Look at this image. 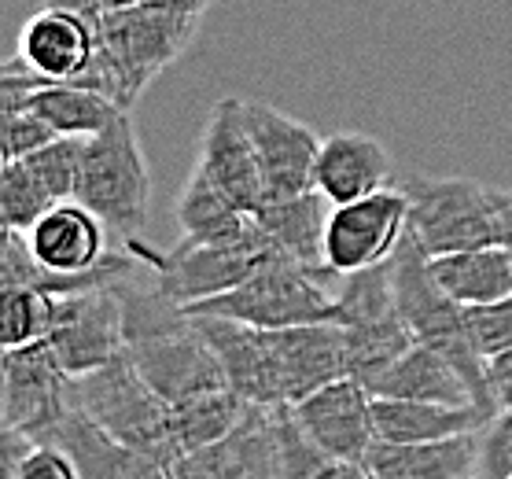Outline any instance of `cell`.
Masks as SVG:
<instances>
[{
    "mask_svg": "<svg viewBox=\"0 0 512 479\" xmlns=\"http://www.w3.org/2000/svg\"><path fill=\"white\" fill-rule=\"evenodd\" d=\"M391 269H395L398 306H402V317L409 321L413 336L454 362V369L465 376L468 391H472V402L487 413L490 421L498 413V402H494V391H490L487 358L476 347L472 328H468V310L439 288L435 273H431L428 251L417 244L413 233H406V240L398 244Z\"/></svg>",
    "mask_w": 512,
    "mask_h": 479,
    "instance_id": "6da1fadb",
    "label": "cell"
},
{
    "mask_svg": "<svg viewBox=\"0 0 512 479\" xmlns=\"http://www.w3.org/2000/svg\"><path fill=\"white\" fill-rule=\"evenodd\" d=\"M402 188L409 196V233L428 258L501 244L512 192L468 177H406Z\"/></svg>",
    "mask_w": 512,
    "mask_h": 479,
    "instance_id": "7a4b0ae2",
    "label": "cell"
},
{
    "mask_svg": "<svg viewBox=\"0 0 512 479\" xmlns=\"http://www.w3.org/2000/svg\"><path fill=\"white\" fill-rule=\"evenodd\" d=\"M70 398H74V409H82L111 439L163 461L166 468L177 461L170 402L137 373L129 354H118L115 362L100 365L93 373L74 376Z\"/></svg>",
    "mask_w": 512,
    "mask_h": 479,
    "instance_id": "3957f363",
    "label": "cell"
},
{
    "mask_svg": "<svg viewBox=\"0 0 512 479\" xmlns=\"http://www.w3.org/2000/svg\"><path fill=\"white\" fill-rule=\"evenodd\" d=\"M321 273L299 266L295 258L277 255L240 281L229 292L203 299L196 306H185L188 314H210L244 321L255 328H291V325H314V321H339V299L317 284Z\"/></svg>",
    "mask_w": 512,
    "mask_h": 479,
    "instance_id": "277c9868",
    "label": "cell"
},
{
    "mask_svg": "<svg viewBox=\"0 0 512 479\" xmlns=\"http://www.w3.org/2000/svg\"><path fill=\"white\" fill-rule=\"evenodd\" d=\"M78 199L100 214L115 233L140 236L148 222V203H152V174H148L137 129L129 122V111L107 122L100 133L85 137Z\"/></svg>",
    "mask_w": 512,
    "mask_h": 479,
    "instance_id": "5b68a950",
    "label": "cell"
},
{
    "mask_svg": "<svg viewBox=\"0 0 512 479\" xmlns=\"http://www.w3.org/2000/svg\"><path fill=\"white\" fill-rule=\"evenodd\" d=\"M199 19L181 15L159 4H133L118 8L100 19V48L107 52L111 67L118 74V104L122 111L137 104L140 93L159 78V74L181 59L188 41L196 37Z\"/></svg>",
    "mask_w": 512,
    "mask_h": 479,
    "instance_id": "8992f818",
    "label": "cell"
},
{
    "mask_svg": "<svg viewBox=\"0 0 512 479\" xmlns=\"http://www.w3.org/2000/svg\"><path fill=\"white\" fill-rule=\"evenodd\" d=\"M122 244L144 262L152 281L181 306H196L203 299L229 292L240 281H247L262 262L284 255L262 233V225H258V236H251L247 244H192V240H181L174 251H159V247L144 244L140 236H122Z\"/></svg>",
    "mask_w": 512,
    "mask_h": 479,
    "instance_id": "52a82bcc",
    "label": "cell"
},
{
    "mask_svg": "<svg viewBox=\"0 0 512 479\" xmlns=\"http://www.w3.org/2000/svg\"><path fill=\"white\" fill-rule=\"evenodd\" d=\"M339 325L347 328V365L350 376L369 384L387 365L417 343L409 321L402 317L395 295V269L380 262L373 269L350 273L347 288L339 295Z\"/></svg>",
    "mask_w": 512,
    "mask_h": 479,
    "instance_id": "ba28073f",
    "label": "cell"
},
{
    "mask_svg": "<svg viewBox=\"0 0 512 479\" xmlns=\"http://www.w3.org/2000/svg\"><path fill=\"white\" fill-rule=\"evenodd\" d=\"M409 233V196L402 185H387L373 196L339 203L328 214L325 266L336 277L391 262Z\"/></svg>",
    "mask_w": 512,
    "mask_h": 479,
    "instance_id": "9c48e42d",
    "label": "cell"
},
{
    "mask_svg": "<svg viewBox=\"0 0 512 479\" xmlns=\"http://www.w3.org/2000/svg\"><path fill=\"white\" fill-rule=\"evenodd\" d=\"M70 380L74 376L59 365L45 339L26 347H8L4 351V428L30 435L34 443H52L63 417L74 409Z\"/></svg>",
    "mask_w": 512,
    "mask_h": 479,
    "instance_id": "30bf717a",
    "label": "cell"
},
{
    "mask_svg": "<svg viewBox=\"0 0 512 479\" xmlns=\"http://www.w3.org/2000/svg\"><path fill=\"white\" fill-rule=\"evenodd\" d=\"M70 376H85L126 354V310L118 288L56 295V321L45 336Z\"/></svg>",
    "mask_w": 512,
    "mask_h": 479,
    "instance_id": "8fae6325",
    "label": "cell"
},
{
    "mask_svg": "<svg viewBox=\"0 0 512 479\" xmlns=\"http://www.w3.org/2000/svg\"><path fill=\"white\" fill-rule=\"evenodd\" d=\"M244 118L258 155L266 199L299 196V192L317 188L321 137L314 129L306 122H295L273 104H262V100H244Z\"/></svg>",
    "mask_w": 512,
    "mask_h": 479,
    "instance_id": "7c38bea8",
    "label": "cell"
},
{
    "mask_svg": "<svg viewBox=\"0 0 512 479\" xmlns=\"http://www.w3.org/2000/svg\"><path fill=\"white\" fill-rule=\"evenodd\" d=\"M295 421L325 454L365 465V457L376 443V413H373V391L354 380H332L328 387L314 391L310 398L291 406Z\"/></svg>",
    "mask_w": 512,
    "mask_h": 479,
    "instance_id": "4fadbf2b",
    "label": "cell"
},
{
    "mask_svg": "<svg viewBox=\"0 0 512 479\" xmlns=\"http://www.w3.org/2000/svg\"><path fill=\"white\" fill-rule=\"evenodd\" d=\"M199 170L233 199L240 211L255 214L266 203V188H262V170H258V155L247 133L244 100L225 96L214 104L203 137H199Z\"/></svg>",
    "mask_w": 512,
    "mask_h": 479,
    "instance_id": "5bb4252c",
    "label": "cell"
},
{
    "mask_svg": "<svg viewBox=\"0 0 512 479\" xmlns=\"http://www.w3.org/2000/svg\"><path fill=\"white\" fill-rule=\"evenodd\" d=\"M273 362L280 376L284 406H295L332 380L350 376L347 365V328L339 321H314V325L266 328Z\"/></svg>",
    "mask_w": 512,
    "mask_h": 479,
    "instance_id": "9a60e30c",
    "label": "cell"
},
{
    "mask_svg": "<svg viewBox=\"0 0 512 479\" xmlns=\"http://www.w3.org/2000/svg\"><path fill=\"white\" fill-rule=\"evenodd\" d=\"M277 406H255L222 443L177 457L170 479H280Z\"/></svg>",
    "mask_w": 512,
    "mask_h": 479,
    "instance_id": "2e32d148",
    "label": "cell"
},
{
    "mask_svg": "<svg viewBox=\"0 0 512 479\" xmlns=\"http://www.w3.org/2000/svg\"><path fill=\"white\" fill-rule=\"evenodd\" d=\"M199 332L207 336L214 347L218 362L225 369V380L236 395H244L255 406H284L280 395V376L273 362V347H269L266 328L244 325V321H229V317L192 314Z\"/></svg>",
    "mask_w": 512,
    "mask_h": 479,
    "instance_id": "e0dca14e",
    "label": "cell"
},
{
    "mask_svg": "<svg viewBox=\"0 0 512 479\" xmlns=\"http://www.w3.org/2000/svg\"><path fill=\"white\" fill-rule=\"evenodd\" d=\"M96 45H100V23L96 19L45 4L41 12L23 23L15 52L37 74H45L48 82H74L89 67Z\"/></svg>",
    "mask_w": 512,
    "mask_h": 479,
    "instance_id": "ac0fdd59",
    "label": "cell"
},
{
    "mask_svg": "<svg viewBox=\"0 0 512 479\" xmlns=\"http://www.w3.org/2000/svg\"><path fill=\"white\" fill-rule=\"evenodd\" d=\"M104 229L107 222L82 199H63L26 229V240L37 262L52 273H85L107 255Z\"/></svg>",
    "mask_w": 512,
    "mask_h": 479,
    "instance_id": "d6986e66",
    "label": "cell"
},
{
    "mask_svg": "<svg viewBox=\"0 0 512 479\" xmlns=\"http://www.w3.org/2000/svg\"><path fill=\"white\" fill-rule=\"evenodd\" d=\"M391 177V155L376 137L358 129H339L321 141L317 155V192H325L332 207L354 203L387 188Z\"/></svg>",
    "mask_w": 512,
    "mask_h": 479,
    "instance_id": "ffe728a7",
    "label": "cell"
},
{
    "mask_svg": "<svg viewBox=\"0 0 512 479\" xmlns=\"http://www.w3.org/2000/svg\"><path fill=\"white\" fill-rule=\"evenodd\" d=\"M52 443L74 457L82 479H170V468L163 461L111 439L82 409H70L52 435Z\"/></svg>",
    "mask_w": 512,
    "mask_h": 479,
    "instance_id": "44dd1931",
    "label": "cell"
},
{
    "mask_svg": "<svg viewBox=\"0 0 512 479\" xmlns=\"http://www.w3.org/2000/svg\"><path fill=\"white\" fill-rule=\"evenodd\" d=\"M479 432L439 443H387L376 439L365 468L373 479H476Z\"/></svg>",
    "mask_w": 512,
    "mask_h": 479,
    "instance_id": "7402d4cb",
    "label": "cell"
},
{
    "mask_svg": "<svg viewBox=\"0 0 512 479\" xmlns=\"http://www.w3.org/2000/svg\"><path fill=\"white\" fill-rule=\"evenodd\" d=\"M373 398H413V402H446V406H476L465 376L454 362L428 343H413L402 358L387 365L384 373L369 380ZM479 409V406H476Z\"/></svg>",
    "mask_w": 512,
    "mask_h": 479,
    "instance_id": "603a6c76",
    "label": "cell"
},
{
    "mask_svg": "<svg viewBox=\"0 0 512 479\" xmlns=\"http://www.w3.org/2000/svg\"><path fill=\"white\" fill-rule=\"evenodd\" d=\"M328 199L325 192H299V196L284 199H266L255 211V222L262 225V233L295 258L299 266L314 269V273H328L325 266V233H328Z\"/></svg>",
    "mask_w": 512,
    "mask_h": 479,
    "instance_id": "cb8c5ba5",
    "label": "cell"
},
{
    "mask_svg": "<svg viewBox=\"0 0 512 479\" xmlns=\"http://www.w3.org/2000/svg\"><path fill=\"white\" fill-rule=\"evenodd\" d=\"M376 439L387 443H439L457 435H476L487 424V413L476 406L446 402H413V398H373Z\"/></svg>",
    "mask_w": 512,
    "mask_h": 479,
    "instance_id": "d4e9b609",
    "label": "cell"
},
{
    "mask_svg": "<svg viewBox=\"0 0 512 479\" xmlns=\"http://www.w3.org/2000/svg\"><path fill=\"white\" fill-rule=\"evenodd\" d=\"M174 214L181 225V240L192 244H247L251 236H258L255 214L240 211L199 166L181 188Z\"/></svg>",
    "mask_w": 512,
    "mask_h": 479,
    "instance_id": "484cf974",
    "label": "cell"
},
{
    "mask_svg": "<svg viewBox=\"0 0 512 479\" xmlns=\"http://www.w3.org/2000/svg\"><path fill=\"white\" fill-rule=\"evenodd\" d=\"M431 273L439 288L461 306H487L512 295V251L505 244L431 258Z\"/></svg>",
    "mask_w": 512,
    "mask_h": 479,
    "instance_id": "4316f807",
    "label": "cell"
},
{
    "mask_svg": "<svg viewBox=\"0 0 512 479\" xmlns=\"http://www.w3.org/2000/svg\"><path fill=\"white\" fill-rule=\"evenodd\" d=\"M247 409H251V402L244 395H236L233 387H218V391H203V395L170 402V428H174L177 457L222 443L225 435L247 417Z\"/></svg>",
    "mask_w": 512,
    "mask_h": 479,
    "instance_id": "83f0119b",
    "label": "cell"
},
{
    "mask_svg": "<svg viewBox=\"0 0 512 479\" xmlns=\"http://www.w3.org/2000/svg\"><path fill=\"white\" fill-rule=\"evenodd\" d=\"M30 111L41 115L59 137H93L122 115L115 100L74 82H48L30 96Z\"/></svg>",
    "mask_w": 512,
    "mask_h": 479,
    "instance_id": "f1b7e54d",
    "label": "cell"
},
{
    "mask_svg": "<svg viewBox=\"0 0 512 479\" xmlns=\"http://www.w3.org/2000/svg\"><path fill=\"white\" fill-rule=\"evenodd\" d=\"M277 417V450H280V479H361L365 465H350L325 454L310 435L299 428L291 406L273 409Z\"/></svg>",
    "mask_w": 512,
    "mask_h": 479,
    "instance_id": "f546056e",
    "label": "cell"
},
{
    "mask_svg": "<svg viewBox=\"0 0 512 479\" xmlns=\"http://www.w3.org/2000/svg\"><path fill=\"white\" fill-rule=\"evenodd\" d=\"M56 321V295L37 292V288H0V343L26 347L52 332Z\"/></svg>",
    "mask_w": 512,
    "mask_h": 479,
    "instance_id": "4dcf8cb0",
    "label": "cell"
},
{
    "mask_svg": "<svg viewBox=\"0 0 512 479\" xmlns=\"http://www.w3.org/2000/svg\"><path fill=\"white\" fill-rule=\"evenodd\" d=\"M82 159H85V137H56L45 148L26 155V166L34 170V177L45 185L52 203L63 199H78V185H82Z\"/></svg>",
    "mask_w": 512,
    "mask_h": 479,
    "instance_id": "1f68e13d",
    "label": "cell"
},
{
    "mask_svg": "<svg viewBox=\"0 0 512 479\" xmlns=\"http://www.w3.org/2000/svg\"><path fill=\"white\" fill-rule=\"evenodd\" d=\"M48 207H52V196L34 177V170L26 166V159L4 163V170H0V218H4V229L26 233Z\"/></svg>",
    "mask_w": 512,
    "mask_h": 479,
    "instance_id": "d6a6232c",
    "label": "cell"
},
{
    "mask_svg": "<svg viewBox=\"0 0 512 479\" xmlns=\"http://www.w3.org/2000/svg\"><path fill=\"white\" fill-rule=\"evenodd\" d=\"M476 479H512V409H498L483 424Z\"/></svg>",
    "mask_w": 512,
    "mask_h": 479,
    "instance_id": "836d02e7",
    "label": "cell"
},
{
    "mask_svg": "<svg viewBox=\"0 0 512 479\" xmlns=\"http://www.w3.org/2000/svg\"><path fill=\"white\" fill-rule=\"evenodd\" d=\"M472 339L483 351V358H494L501 351H512V295L487 306H465Z\"/></svg>",
    "mask_w": 512,
    "mask_h": 479,
    "instance_id": "e575fe53",
    "label": "cell"
},
{
    "mask_svg": "<svg viewBox=\"0 0 512 479\" xmlns=\"http://www.w3.org/2000/svg\"><path fill=\"white\" fill-rule=\"evenodd\" d=\"M56 137H59L56 129L48 126L41 115H34L30 107L26 111H12V115H4V122H0V155H4V163L26 159L30 152L45 148Z\"/></svg>",
    "mask_w": 512,
    "mask_h": 479,
    "instance_id": "d590c367",
    "label": "cell"
},
{
    "mask_svg": "<svg viewBox=\"0 0 512 479\" xmlns=\"http://www.w3.org/2000/svg\"><path fill=\"white\" fill-rule=\"evenodd\" d=\"M487 376L498 409H512V351H501L494 358H487Z\"/></svg>",
    "mask_w": 512,
    "mask_h": 479,
    "instance_id": "8d00e7d4",
    "label": "cell"
},
{
    "mask_svg": "<svg viewBox=\"0 0 512 479\" xmlns=\"http://www.w3.org/2000/svg\"><path fill=\"white\" fill-rule=\"evenodd\" d=\"M148 4H159V8H170V12L196 15V19H203L214 0H148Z\"/></svg>",
    "mask_w": 512,
    "mask_h": 479,
    "instance_id": "74e56055",
    "label": "cell"
},
{
    "mask_svg": "<svg viewBox=\"0 0 512 479\" xmlns=\"http://www.w3.org/2000/svg\"><path fill=\"white\" fill-rule=\"evenodd\" d=\"M100 12H118V8H133V4H144V0H93Z\"/></svg>",
    "mask_w": 512,
    "mask_h": 479,
    "instance_id": "f35d334b",
    "label": "cell"
},
{
    "mask_svg": "<svg viewBox=\"0 0 512 479\" xmlns=\"http://www.w3.org/2000/svg\"><path fill=\"white\" fill-rule=\"evenodd\" d=\"M501 244L512 251V211H509V218H505V233H501Z\"/></svg>",
    "mask_w": 512,
    "mask_h": 479,
    "instance_id": "ab89813d",
    "label": "cell"
},
{
    "mask_svg": "<svg viewBox=\"0 0 512 479\" xmlns=\"http://www.w3.org/2000/svg\"><path fill=\"white\" fill-rule=\"evenodd\" d=\"M361 479H373V476H369V468H365V476H361Z\"/></svg>",
    "mask_w": 512,
    "mask_h": 479,
    "instance_id": "60d3db41",
    "label": "cell"
}]
</instances>
